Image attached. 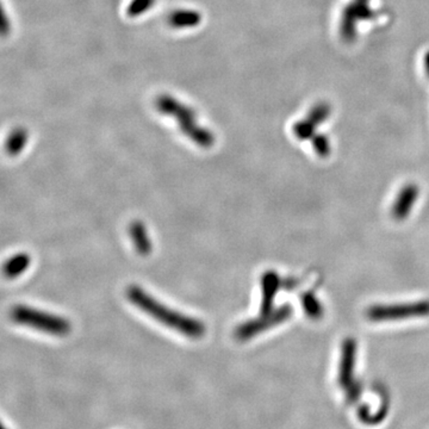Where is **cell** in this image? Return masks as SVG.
I'll return each instance as SVG.
<instances>
[{"instance_id": "obj_7", "label": "cell", "mask_w": 429, "mask_h": 429, "mask_svg": "<svg viewBox=\"0 0 429 429\" xmlns=\"http://www.w3.org/2000/svg\"><path fill=\"white\" fill-rule=\"evenodd\" d=\"M419 195H420V190L415 184H408L399 190V195L396 197L392 209H391V215L394 220L403 221L409 216V213H412V209L417 203Z\"/></svg>"}, {"instance_id": "obj_17", "label": "cell", "mask_w": 429, "mask_h": 429, "mask_svg": "<svg viewBox=\"0 0 429 429\" xmlns=\"http://www.w3.org/2000/svg\"><path fill=\"white\" fill-rule=\"evenodd\" d=\"M3 429H6V428H5V427H3Z\"/></svg>"}, {"instance_id": "obj_2", "label": "cell", "mask_w": 429, "mask_h": 429, "mask_svg": "<svg viewBox=\"0 0 429 429\" xmlns=\"http://www.w3.org/2000/svg\"><path fill=\"white\" fill-rule=\"evenodd\" d=\"M155 108L159 110V113L175 118L182 134L192 140L197 146L205 149L213 147L215 135L198 124L193 108H189L167 93L160 95L156 98Z\"/></svg>"}, {"instance_id": "obj_15", "label": "cell", "mask_w": 429, "mask_h": 429, "mask_svg": "<svg viewBox=\"0 0 429 429\" xmlns=\"http://www.w3.org/2000/svg\"><path fill=\"white\" fill-rule=\"evenodd\" d=\"M314 148L316 149L317 154L322 156V158L330 155V142L323 136H318V137L314 140Z\"/></svg>"}, {"instance_id": "obj_1", "label": "cell", "mask_w": 429, "mask_h": 429, "mask_svg": "<svg viewBox=\"0 0 429 429\" xmlns=\"http://www.w3.org/2000/svg\"><path fill=\"white\" fill-rule=\"evenodd\" d=\"M126 297L135 307H137L149 316L155 318L156 321L160 322L171 330H177L178 333L185 335L187 338L195 340L203 338L204 334L207 332V327L203 322L175 312L173 309H169L165 304L158 302L140 286H129L126 290Z\"/></svg>"}, {"instance_id": "obj_14", "label": "cell", "mask_w": 429, "mask_h": 429, "mask_svg": "<svg viewBox=\"0 0 429 429\" xmlns=\"http://www.w3.org/2000/svg\"><path fill=\"white\" fill-rule=\"evenodd\" d=\"M155 1L156 0H131V4L126 9V15L129 17H139L154 6Z\"/></svg>"}, {"instance_id": "obj_8", "label": "cell", "mask_w": 429, "mask_h": 429, "mask_svg": "<svg viewBox=\"0 0 429 429\" xmlns=\"http://www.w3.org/2000/svg\"><path fill=\"white\" fill-rule=\"evenodd\" d=\"M282 280L274 271H266L261 277V299L260 315H267L274 312V298L278 291L282 287Z\"/></svg>"}, {"instance_id": "obj_11", "label": "cell", "mask_w": 429, "mask_h": 429, "mask_svg": "<svg viewBox=\"0 0 429 429\" xmlns=\"http://www.w3.org/2000/svg\"><path fill=\"white\" fill-rule=\"evenodd\" d=\"M30 264V256H28L26 253H19V254L11 256L9 260L5 263L4 274L10 279L17 278L29 269Z\"/></svg>"}, {"instance_id": "obj_6", "label": "cell", "mask_w": 429, "mask_h": 429, "mask_svg": "<svg viewBox=\"0 0 429 429\" xmlns=\"http://www.w3.org/2000/svg\"><path fill=\"white\" fill-rule=\"evenodd\" d=\"M358 345L354 339L347 338L341 346V358L339 365V384L343 389H348L356 383L354 370L356 364Z\"/></svg>"}, {"instance_id": "obj_4", "label": "cell", "mask_w": 429, "mask_h": 429, "mask_svg": "<svg viewBox=\"0 0 429 429\" xmlns=\"http://www.w3.org/2000/svg\"><path fill=\"white\" fill-rule=\"evenodd\" d=\"M429 316V301L410 303L376 304L366 310L368 320L372 322L399 321L407 318Z\"/></svg>"}, {"instance_id": "obj_12", "label": "cell", "mask_w": 429, "mask_h": 429, "mask_svg": "<svg viewBox=\"0 0 429 429\" xmlns=\"http://www.w3.org/2000/svg\"><path fill=\"white\" fill-rule=\"evenodd\" d=\"M28 131L24 128H17L15 131H11L9 137L6 140V152L11 156H16L21 154L24 147H26V141H28Z\"/></svg>"}, {"instance_id": "obj_16", "label": "cell", "mask_w": 429, "mask_h": 429, "mask_svg": "<svg viewBox=\"0 0 429 429\" xmlns=\"http://www.w3.org/2000/svg\"><path fill=\"white\" fill-rule=\"evenodd\" d=\"M363 388L359 381H356L354 384H352L348 389H347V399L348 402H356V399H359L360 394H361Z\"/></svg>"}, {"instance_id": "obj_13", "label": "cell", "mask_w": 429, "mask_h": 429, "mask_svg": "<svg viewBox=\"0 0 429 429\" xmlns=\"http://www.w3.org/2000/svg\"><path fill=\"white\" fill-rule=\"evenodd\" d=\"M301 303L309 318L320 320L323 316V307L314 292H305L301 296Z\"/></svg>"}, {"instance_id": "obj_3", "label": "cell", "mask_w": 429, "mask_h": 429, "mask_svg": "<svg viewBox=\"0 0 429 429\" xmlns=\"http://www.w3.org/2000/svg\"><path fill=\"white\" fill-rule=\"evenodd\" d=\"M10 317L18 325H26L55 336H67L72 330L70 322L64 317L26 305L13 307L10 312Z\"/></svg>"}, {"instance_id": "obj_5", "label": "cell", "mask_w": 429, "mask_h": 429, "mask_svg": "<svg viewBox=\"0 0 429 429\" xmlns=\"http://www.w3.org/2000/svg\"><path fill=\"white\" fill-rule=\"evenodd\" d=\"M291 315H292V308L290 304H284L267 315H260V317L258 318L243 322L242 325H238V328L234 332L235 338L240 341L251 340V338L259 335L265 330H271L274 325L287 321Z\"/></svg>"}, {"instance_id": "obj_9", "label": "cell", "mask_w": 429, "mask_h": 429, "mask_svg": "<svg viewBox=\"0 0 429 429\" xmlns=\"http://www.w3.org/2000/svg\"><path fill=\"white\" fill-rule=\"evenodd\" d=\"M129 235L135 249L140 256H148L152 251V241L149 238L144 223L140 221L133 222L129 227Z\"/></svg>"}, {"instance_id": "obj_10", "label": "cell", "mask_w": 429, "mask_h": 429, "mask_svg": "<svg viewBox=\"0 0 429 429\" xmlns=\"http://www.w3.org/2000/svg\"><path fill=\"white\" fill-rule=\"evenodd\" d=\"M167 22L175 29L195 28L202 23V15L196 10H178L169 15Z\"/></svg>"}]
</instances>
